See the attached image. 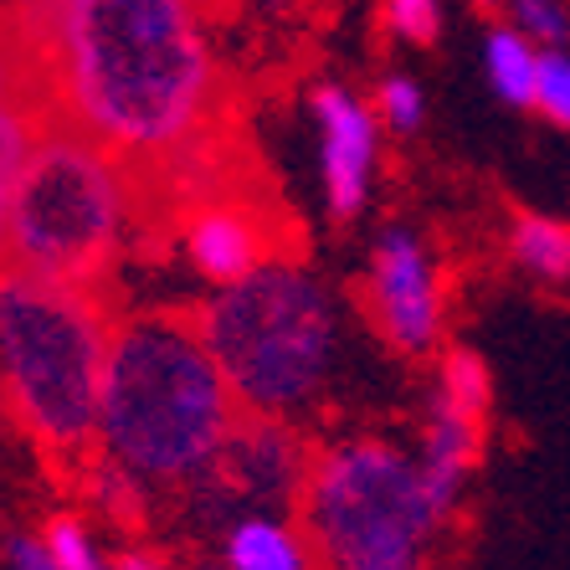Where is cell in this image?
I'll list each match as a JSON object with an SVG mask.
<instances>
[{
    "instance_id": "6da1fadb",
    "label": "cell",
    "mask_w": 570,
    "mask_h": 570,
    "mask_svg": "<svg viewBox=\"0 0 570 570\" xmlns=\"http://www.w3.org/2000/svg\"><path fill=\"white\" fill-rule=\"evenodd\" d=\"M0 62L31 119L129 165L145 222L226 186L232 88L206 0H0Z\"/></svg>"
},
{
    "instance_id": "7a4b0ae2",
    "label": "cell",
    "mask_w": 570,
    "mask_h": 570,
    "mask_svg": "<svg viewBox=\"0 0 570 570\" xmlns=\"http://www.w3.org/2000/svg\"><path fill=\"white\" fill-rule=\"evenodd\" d=\"M242 406L196 314H119L98 385L94 458L119 463L159 493H190L212 478Z\"/></svg>"
},
{
    "instance_id": "3957f363",
    "label": "cell",
    "mask_w": 570,
    "mask_h": 570,
    "mask_svg": "<svg viewBox=\"0 0 570 570\" xmlns=\"http://www.w3.org/2000/svg\"><path fill=\"white\" fill-rule=\"evenodd\" d=\"M190 314L242 412L304 422L330 401L350 330L340 293L308 263L273 257Z\"/></svg>"
},
{
    "instance_id": "277c9868",
    "label": "cell",
    "mask_w": 570,
    "mask_h": 570,
    "mask_svg": "<svg viewBox=\"0 0 570 570\" xmlns=\"http://www.w3.org/2000/svg\"><path fill=\"white\" fill-rule=\"evenodd\" d=\"M463 483L426 473L416 448L385 432L318 442L298 489L314 570H432Z\"/></svg>"
},
{
    "instance_id": "5b68a950",
    "label": "cell",
    "mask_w": 570,
    "mask_h": 570,
    "mask_svg": "<svg viewBox=\"0 0 570 570\" xmlns=\"http://www.w3.org/2000/svg\"><path fill=\"white\" fill-rule=\"evenodd\" d=\"M139 222V180L119 155L67 124L31 119L27 155L6 200V273L104 288Z\"/></svg>"
},
{
    "instance_id": "8992f818",
    "label": "cell",
    "mask_w": 570,
    "mask_h": 570,
    "mask_svg": "<svg viewBox=\"0 0 570 570\" xmlns=\"http://www.w3.org/2000/svg\"><path fill=\"white\" fill-rule=\"evenodd\" d=\"M114 324L119 314L104 288L0 267V396L16 426L57 463L88 468L94 458Z\"/></svg>"
},
{
    "instance_id": "52a82bcc",
    "label": "cell",
    "mask_w": 570,
    "mask_h": 570,
    "mask_svg": "<svg viewBox=\"0 0 570 570\" xmlns=\"http://www.w3.org/2000/svg\"><path fill=\"white\" fill-rule=\"evenodd\" d=\"M360 304H365L375 340L391 355L422 360L432 350H442L448 288H442L438 253H432V242L416 226H385L371 242L365 278H360Z\"/></svg>"
},
{
    "instance_id": "ba28073f",
    "label": "cell",
    "mask_w": 570,
    "mask_h": 570,
    "mask_svg": "<svg viewBox=\"0 0 570 570\" xmlns=\"http://www.w3.org/2000/svg\"><path fill=\"white\" fill-rule=\"evenodd\" d=\"M308 124H314V165H318V196L330 222H355L375 196L381 175V119L371 98H360L345 82H314L308 88Z\"/></svg>"
},
{
    "instance_id": "9c48e42d",
    "label": "cell",
    "mask_w": 570,
    "mask_h": 570,
    "mask_svg": "<svg viewBox=\"0 0 570 570\" xmlns=\"http://www.w3.org/2000/svg\"><path fill=\"white\" fill-rule=\"evenodd\" d=\"M180 257L190 263V273L200 283L226 288V283L247 278L263 263L283 257L278 226L242 190H232V186L206 190V196L190 200L186 212H180Z\"/></svg>"
},
{
    "instance_id": "30bf717a",
    "label": "cell",
    "mask_w": 570,
    "mask_h": 570,
    "mask_svg": "<svg viewBox=\"0 0 570 570\" xmlns=\"http://www.w3.org/2000/svg\"><path fill=\"white\" fill-rule=\"evenodd\" d=\"M308 458H314V448L298 432V422L242 412L237 426L226 432L222 458H216L206 489H216L222 499L298 504V489L308 478Z\"/></svg>"
},
{
    "instance_id": "8fae6325",
    "label": "cell",
    "mask_w": 570,
    "mask_h": 570,
    "mask_svg": "<svg viewBox=\"0 0 570 570\" xmlns=\"http://www.w3.org/2000/svg\"><path fill=\"white\" fill-rule=\"evenodd\" d=\"M222 566L226 570H314V550L298 519L273 509L232 514L222 530Z\"/></svg>"
},
{
    "instance_id": "7c38bea8",
    "label": "cell",
    "mask_w": 570,
    "mask_h": 570,
    "mask_svg": "<svg viewBox=\"0 0 570 570\" xmlns=\"http://www.w3.org/2000/svg\"><path fill=\"white\" fill-rule=\"evenodd\" d=\"M483 442H489V416L463 412V406L442 401L438 391L426 396V416L422 432H416V458H422L426 473L452 478V483L468 489V478H473L478 458H483Z\"/></svg>"
},
{
    "instance_id": "4fadbf2b",
    "label": "cell",
    "mask_w": 570,
    "mask_h": 570,
    "mask_svg": "<svg viewBox=\"0 0 570 570\" xmlns=\"http://www.w3.org/2000/svg\"><path fill=\"white\" fill-rule=\"evenodd\" d=\"M504 253L524 278L560 288V283H570V222L544 212H514L509 216Z\"/></svg>"
},
{
    "instance_id": "5bb4252c",
    "label": "cell",
    "mask_w": 570,
    "mask_h": 570,
    "mask_svg": "<svg viewBox=\"0 0 570 570\" xmlns=\"http://www.w3.org/2000/svg\"><path fill=\"white\" fill-rule=\"evenodd\" d=\"M540 52L519 27H489L483 31V78H489L493 98H504L509 108H534V78H540Z\"/></svg>"
},
{
    "instance_id": "9a60e30c",
    "label": "cell",
    "mask_w": 570,
    "mask_h": 570,
    "mask_svg": "<svg viewBox=\"0 0 570 570\" xmlns=\"http://www.w3.org/2000/svg\"><path fill=\"white\" fill-rule=\"evenodd\" d=\"M432 391L442 401H452V406H463V412H478V416L493 412V371L473 350H442Z\"/></svg>"
},
{
    "instance_id": "2e32d148",
    "label": "cell",
    "mask_w": 570,
    "mask_h": 570,
    "mask_svg": "<svg viewBox=\"0 0 570 570\" xmlns=\"http://www.w3.org/2000/svg\"><path fill=\"white\" fill-rule=\"evenodd\" d=\"M27 134H31V114L21 104L11 67L0 62V237H6V200H11V180L21 170V155H27Z\"/></svg>"
},
{
    "instance_id": "e0dca14e",
    "label": "cell",
    "mask_w": 570,
    "mask_h": 570,
    "mask_svg": "<svg viewBox=\"0 0 570 570\" xmlns=\"http://www.w3.org/2000/svg\"><path fill=\"white\" fill-rule=\"evenodd\" d=\"M371 108H375V119H381V129L401 134V139L426 124V94H422V82H416L412 72H385V78L375 82Z\"/></svg>"
},
{
    "instance_id": "ac0fdd59",
    "label": "cell",
    "mask_w": 570,
    "mask_h": 570,
    "mask_svg": "<svg viewBox=\"0 0 570 570\" xmlns=\"http://www.w3.org/2000/svg\"><path fill=\"white\" fill-rule=\"evenodd\" d=\"M41 544H47V556H52L62 570H114V560H104V550H98V534L88 530L78 514L47 519Z\"/></svg>"
},
{
    "instance_id": "d6986e66",
    "label": "cell",
    "mask_w": 570,
    "mask_h": 570,
    "mask_svg": "<svg viewBox=\"0 0 570 570\" xmlns=\"http://www.w3.org/2000/svg\"><path fill=\"white\" fill-rule=\"evenodd\" d=\"M509 27H519L534 47H570V6L566 0H499Z\"/></svg>"
},
{
    "instance_id": "ffe728a7",
    "label": "cell",
    "mask_w": 570,
    "mask_h": 570,
    "mask_svg": "<svg viewBox=\"0 0 570 570\" xmlns=\"http://www.w3.org/2000/svg\"><path fill=\"white\" fill-rule=\"evenodd\" d=\"M534 114L570 134V47H544L534 78Z\"/></svg>"
},
{
    "instance_id": "44dd1931",
    "label": "cell",
    "mask_w": 570,
    "mask_h": 570,
    "mask_svg": "<svg viewBox=\"0 0 570 570\" xmlns=\"http://www.w3.org/2000/svg\"><path fill=\"white\" fill-rule=\"evenodd\" d=\"M381 27L406 47H432L442 37V0H381Z\"/></svg>"
},
{
    "instance_id": "7402d4cb",
    "label": "cell",
    "mask_w": 570,
    "mask_h": 570,
    "mask_svg": "<svg viewBox=\"0 0 570 570\" xmlns=\"http://www.w3.org/2000/svg\"><path fill=\"white\" fill-rule=\"evenodd\" d=\"M6 560H11V570H62L47 556L41 534H11V540H6Z\"/></svg>"
},
{
    "instance_id": "603a6c76",
    "label": "cell",
    "mask_w": 570,
    "mask_h": 570,
    "mask_svg": "<svg viewBox=\"0 0 570 570\" xmlns=\"http://www.w3.org/2000/svg\"><path fill=\"white\" fill-rule=\"evenodd\" d=\"M114 570H175L170 560H159V556H149V550H124L119 560H114Z\"/></svg>"
},
{
    "instance_id": "cb8c5ba5",
    "label": "cell",
    "mask_w": 570,
    "mask_h": 570,
    "mask_svg": "<svg viewBox=\"0 0 570 570\" xmlns=\"http://www.w3.org/2000/svg\"><path fill=\"white\" fill-rule=\"evenodd\" d=\"M478 11H499V0H473Z\"/></svg>"
},
{
    "instance_id": "d4e9b609",
    "label": "cell",
    "mask_w": 570,
    "mask_h": 570,
    "mask_svg": "<svg viewBox=\"0 0 570 570\" xmlns=\"http://www.w3.org/2000/svg\"><path fill=\"white\" fill-rule=\"evenodd\" d=\"M200 570H226V566H200Z\"/></svg>"
}]
</instances>
